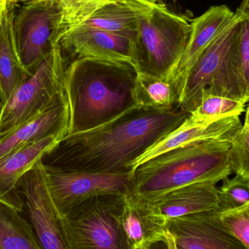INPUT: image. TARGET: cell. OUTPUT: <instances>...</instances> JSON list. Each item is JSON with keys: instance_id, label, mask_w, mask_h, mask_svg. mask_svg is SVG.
Masks as SVG:
<instances>
[{"instance_id": "83f0119b", "label": "cell", "mask_w": 249, "mask_h": 249, "mask_svg": "<svg viewBox=\"0 0 249 249\" xmlns=\"http://www.w3.org/2000/svg\"><path fill=\"white\" fill-rule=\"evenodd\" d=\"M221 225L245 249H249V203L233 210L216 211Z\"/></svg>"}, {"instance_id": "277c9868", "label": "cell", "mask_w": 249, "mask_h": 249, "mask_svg": "<svg viewBox=\"0 0 249 249\" xmlns=\"http://www.w3.org/2000/svg\"><path fill=\"white\" fill-rule=\"evenodd\" d=\"M128 1L137 19L135 68L139 73L171 79L187 48L191 22L163 4Z\"/></svg>"}, {"instance_id": "7c38bea8", "label": "cell", "mask_w": 249, "mask_h": 249, "mask_svg": "<svg viewBox=\"0 0 249 249\" xmlns=\"http://www.w3.org/2000/svg\"><path fill=\"white\" fill-rule=\"evenodd\" d=\"M167 222L151 200L131 190L124 194L122 227L127 249H166Z\"/></svg>"}, {"instance_id": "484cf974", "label": "cell", "mask_w": 249, "mask_h": 249, "mask_svg": "<svg viewBox=\"0 0 249 249\" xmlns=\"http://www.w3.org/2000/svg\"><path fill=\"white\" fill-rule=\"evenodd\" d=\"M218 188L219 211L233 210L249 203V180L235 175L222 180Z\"/></svg>"}, {"instance_id": "8992f818", "label": "cell", "mask_w": 249, "mask_h": 249, "mask_svg": "<svg viewBox=\"0 0 249 249\" xmlns=\"http://www.w3.org/2000/svg\"><path fill=\"white\" fill-rule=\"evenodd\" d=\"M67 67L64 52L57 45L6 102L0 118V136L67 97Z\"/></svg>"}, {"instance_id": "44dd1931", "label": "cell", "mask_w": 249, "mask_h": 249, "mask_svg": "<svg viewBox=\"0 0 249 249\" xmlns=\"http://www.w3.org/2000/svg\"><path fill=\"white\" fill-rule=\"evenodd\" d=\"M136 105L171 111L179 109L181 94L171 79L138 72L135 87Z\"/></svg>"}, {"instance_id": "4fadbf2b", "label": "cell", "mask_w": 249, "mask_h": 249, "mask_svg": "<svg viewBox=\"0 0 249 249\" xmlns=\"http://www.w3.org/2000/svg\"><path fill=\"white\" fill-rule=\"evenodd\" d=\"M133 37L99 29L72 27L60 38L63 52L77 58L89 57L134 66Z\"/></svg>"}, {"instance_id": "9c48e42d", "label": "cell", "mask_w": 249, "mask_h": 249, "mask_svg": "<svg viewBox=\"0 0 249 249\" xmlns=\"http://www.w3.org/2000/svg\"><path fill=\"white\" fill-rule=\"evenodd\" d=\"M16 188L24 197L31 223L42 249H68L63 217L50 192L42 160L20 178Z\"/></svg>"}, {"instance_id": "9a60e30c", "label": "cell", "mask_w": 249, "mask_h": 249, "mask_svg": "<svg viewBox=\"0 0 249 249\" xmlns=\"http://www.w3.org/2000/svg\"><path fill=\"white\" fill-rule=\"evenodd\" d=\"M69 127L68 99L62 98L32 119L0 136V159L52 134L65 137L68 134Z\"/></svg>"}, {"instance_id": "8fae6325", "label": "cell", "mask_w": 249, "mask_h": 249, "mask_svg": "<svg viewBox=\"0 0 249 249\" xmlns=\"http://www.w3.org/2000/svg\"><path fill=\"white\" fill-rule=\"evenodd\" d=\"M217 210L168 219L166 249H245L219 222Z\"/></svg>"}, {"instance_id": "7a4b0ae2", "label": "cell", "mask_w": 249, "mask_h": 249, "mask_svg": "<svg viewBox=\"0 0 249 249\" xmlns=\"http://www.w3.org/2000/svg\"><path fill=\"white\" fill-rule=\"evenodd\" d=\"M137 74L131 64L89 57L77 58L67 64L68 134L94 128L136 106Z\"/></svg>"}, {"instance_id": "d6a6232c", "label": "cell", "mask_w": 249, "mask_h": 249, "mask_svg": "<svg viewBox=\"0 0 249 249\" xmlns=\"http://www.w3.org/2000/svg\"><path fill=\"white\" fill-rule=\"evenodd\" d=\"M144 1H150V2H157L158 0H144Z\"/></svg>"}, {"instance_id": "5b68a950", "label": "cell", "mask_w": 249, "mask_h": 249, "mask_svg": "<svg viewBox=\"0 0 249 249\" xmlns=\"http://www.w3.org/2000/svg\"><path fill=\"white\" fill-rule=\"evenodd\" d=\"M124 194L96 196L63 216L68 249H127L122 227Z\"/></svg>"}, {"instance_id": "ac0fdd59", "label": "cell", "mask_w": 249, "mask_h": 249, "mask_svg": "<svg viewBox=\"0 0 249 249\" xmlns=\"http://www.w3.org/2000/svg\"><path fill=\"white\" fill-rule=\"evenodd\" d=\"M16 5L6 2L0 25V93L4 105L28 77L20 62L13 35Z\"/></svg>"}, {"instance_id": "e0dca14e", "label": "cell", "mask_w": 249, "mask_h": 249, "mask_svg": "<svg viewBox=\"0 0 249 249\" xmlns=\"http://www.w3.org/2000/svg\"><path fill=\"white\" fill-rule=\"evenodd\" d=\"M216 184L214 182L187 184L149 200L167 220L190 213L219 210Z\"/></svg>"}, {"instance_id": "f1b7e54d", "label": "cell", "mask_w": 249, "mask_h": 249, "mask_svg": "<svg viewBox=\"0 0 249 249\" xmlns=\"http://www.w3.org/2000/svg\"><path fill=\"white\" fill-rule=\"evenodd\" d=\"M6 0H0V25L2 20L3 15H4V9L6 6Z\"/></svg>"}, {"instance_id": "cb8c5ba5", "label": "cell", "mask_w": 249, "mask_h": 249, "mask_svg": "<svg viewBox=\"0 0 249 249\" xmlns=\"http://www.w3.org/2000/svg\"><path fill=\"white\" fill-rule=\"evenodd\" d=\"M238 9L242 18L235 45V57L239 71L241 97L247 103L249 101V0H243Z\"/></svg>"}, {"instance_id": "52a82bcc", "label": "cell", "mask_w": 249, "mask_h": 249, "mask_svg": "<svg viewBox=\"0 0 249 249\" xmlns=\"http://www.w3.org/2000/svg\"><path fill=\"white\" fill-rule=\"evenodd\" d=\"M22 4L15 11L13 35L20 62L29 76L59 45L62 10L58 0Z\"/></svg>"}, {"instance_id": "5bb4252c", "label": "cell", "mask_w": 249, "mask_h": 249, "mask_svg": "<svg viewBox=\"0 0 249 249\" xmlns=\"http://www.w3.org/2000/svg\"><path fill=\"white\" fill-rule=\"evenodd\" d=\"M242 126L239 115H231L216 121H207L188 116L175 130L152 145L131 165V173L141 164L181 146L213 139L230 137Z\"/></svg>"}, {"instance_id": "2e32d148", "label": "cell", "mask_w": 249, "mask_h": 249, "mask_svg": "<svg viewBox=\"0 0 249 249\" xmlns=\"http://www.w3.org/2000/svg\"><path fill=\"white\" fill-rule=\"evenodd\" d=\"M235 14L227 5L212 6L191 21V33L187 48L171 79L182 95L190 70L207 47Z\"/></svg>"}, {"instance_id": "ba28073f", "label": "cell", "mask_w": 249, "mask_h": 249, "mask_svg": "<svg viewBox=\"0 0 249 249\" xmlns=\"http://www.w3.org/2000/svg\"><path fill=\"white\" fill-rule=\"evenodd\" d=\"M44 167L50 192L62 217L88 199L102 194H124L131 190L132 173H96Z\"/></svg>"}, {"instance_id": "3957f363", "label": "cell", "mask_w": 249, "mask_h": 249, "mask_svg": "<svg viewBox=\"0 0 249 249\" xmlns=\"http://www.w3.org/2000/svg\"><path fill=\"white\" fill-rule=\"evenodd\" d=\"M230 137L191 143L141 164L132 172V191L152 200L187 184H218L232 173Z\"/></svg>"}, {"instance_id": "4dcf8cb0", "label": "cell", "mask_w": 249, "mask_h": 249, "mask_svg": "<svg viewBox=\"0 0 249 249\" xmlns=\"http://www.w3.org/2000/svg\"><path fill=\"white\" fill-rule=\"evenodd\" d=\"M4 104L3 102L2 98H1V93H0V118H1V114H2L3 109H4Z\"/></svg>"}, {"instance_id": "6da1fadb", "label": "cell", "mask_w": 249, "mask_h": 249, "mask_svg": "<svg viewBox=\"0 0 249 249\" xmlns=\"http://www.w3.org/2000/svg\"><path fill=\"white\" fill-rule=\"evenodd\" d=\"M179 109L134 106L94 128L70 133L44 156V165L64 171L131 173V165L188 116Z\"/></svg>"}, {"instance_id": "d4e9b609", "label": "cell", "mask_w": 249, "mask_h": 249, "mask_svg": "<svg viewBox=\"0 0 249 249\" xmlns=\"http://www.w3.org/2000/svg\"><path fill=\"white\" fill-rule=\"evenodd\" d=\"M124 1L126 0H58L62 10L60 38L66 31L81 23L100 7Z\"/></svg>"}, {"instance_id": "f546056e", "label": "cell", "mask_w": 249, "mask_h": 249, "mask_svg": "<svg viewBox=\"0 0 249 249\" xmlns=\"http://www.w3.org/2000/svg\"><path fill=\"white\" fill-rule=\"evenodd\" d=\"M7 1H9V2L13 3L15 4H19V3H25L28 2V1H37V0H6Z\"/></svg>"}, {"instance_id": "603a6c76", "label": "cell", "mask_w": 249, "mask_h": 249, "mask_svg": "<svg viewBox=\"0 0 249 249\" xmlns=\"http://www.w3.org/2000/svg\"><path fill=\"white\" fill-rule=\"evenodd\" d=\"M246 102L236 98L204 93L197 107L189 114L195 118L216 121L231 115H239L245 111Z\"/></svg>"}, {"instance_id": "7402d4cb", "label": "cell", "mask_w": 249, "mask_h": 249, "mask_svg": "<svg viewBox=\"0 0 249 249\" xmlns=\"http://www.w3.org/2000/svg\"><path fill=\"white\" fill-rule=\"evenodd\" d=\"M73 27L99 29L135 38L137 19L133 6L126 0L100 7Z\"/></svg>"}, {"instance_id": "d6986e66", "label": "cell", "mask_w": 249, "mask_h": 249, "mask_svg": "<svg viewBox=\"0 0 249 249\" xmlns=\"http://www.w3.org/2000/svg\"><path fill=\"white\" fill-rule=\"evenodd\" d=\"M63 137L61 134H52L0 159V197L11 194L20 178Z\"/></svg>"}, {"instance_id": "4316f807", "label": "cell", "mask_w": 249, "mask_h": 249, "mask_svg": "<svg viewBox=\"0 0 249 249\" xmlns=\"http://www.w3.org/2000/svg\"><path fill=\"white\" fill-rule=\"evenodd\" d=\"M229 140L232 172L249 180V126H241L234 132Z\"/></svg>"}, {"instance_id": "30bf717a", "label": "cell", "mask_w": 249, "mask_h": 249, "mask_svg": "<svg viewBox=\"0 0 249 249\" xmlns=\"http://www.w3.org/2000/svg\"><path fill=\"white\" fill-rule=\"evenodd\" d=\"M241 13L238 8L190 70L181 95L180 108L190 113L200 103L203 92L216 84L230 51L239 34Z\"/></svg>"}, {"instance_id": "ffe728a7", "label": "cell", "mask_w": 249, "mask_h": 249, "mask_svg": "<svg viewBox=\"0 0 249 249\" xmlns=\"http://www.w3.org/2000/svg\"><path fill=\"white\" fill-rule=\"evenodd\" d=\"M10 194L0 197V249H42L33 227L22 217Z\"/></svg>"}, {"instance_id": "1f68e13d", "label": "cell", "mask_w": 249, "mask_h": 249, "mask_svg": "<svg viewBox=\"0 0 249 249\" xmlns=\"http://www.w3.org/2000/svg\"><path fill=\"white\" fill-rule=\"evenodd\" d=\"M244 124H246V125L249 126V103L248 105V108H247V114H246L245 122H244Z\"/></svg>"}]
</instances>
